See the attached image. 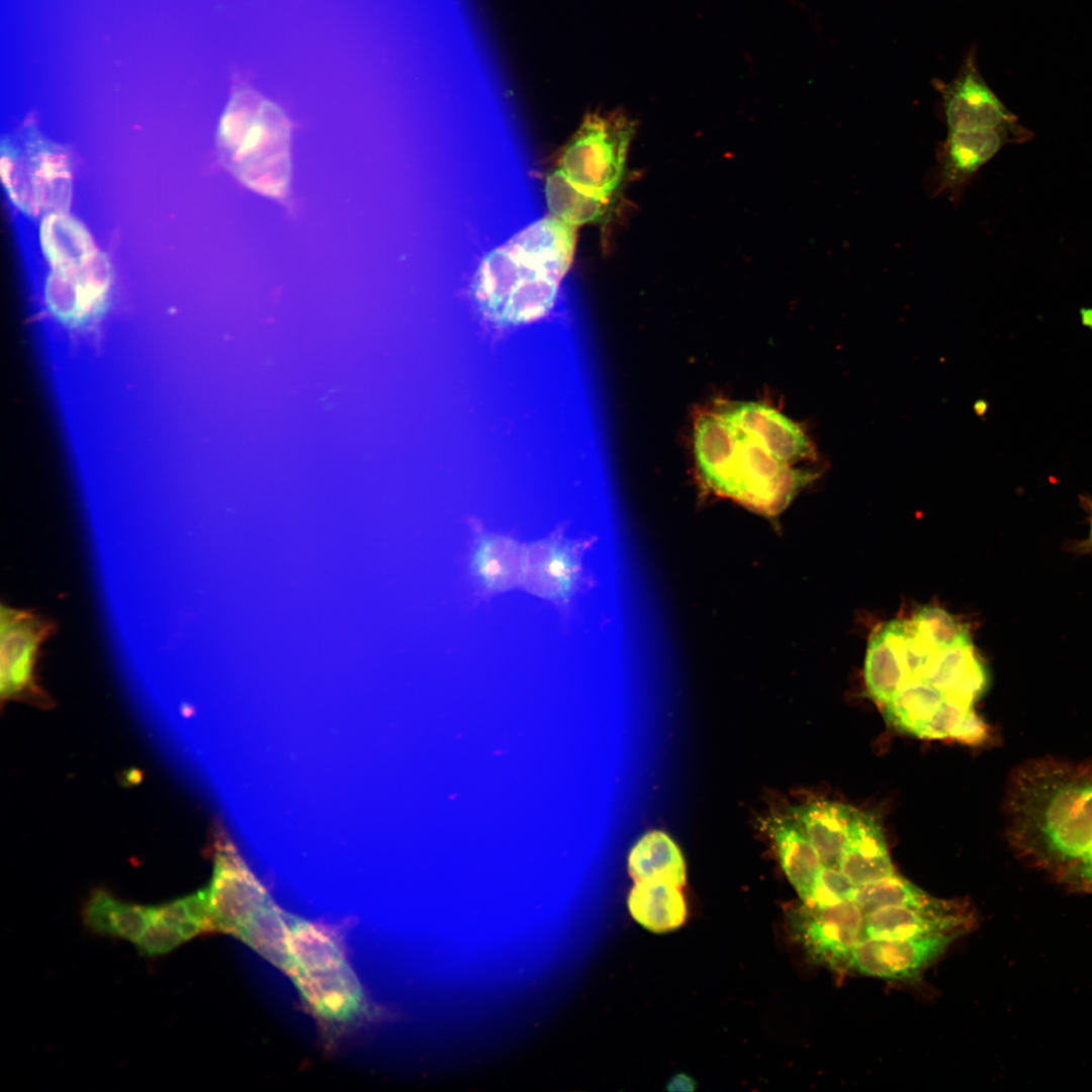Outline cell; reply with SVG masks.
<instances>
[{
	"instance_id": "7",
	"label": "cell",
	"mask_w": 1092,
	"mask_h": 1092,
	"mask_svg": "<svg viewBox=\"0 0 1092 1092\" xmlns=\"http://www.w3.org/2000/svg\"><path fill=\"white\" fill-rule=\"evenodd\" d=\"M634 133L635 123L623 113H590L566 144L557 169L579 189L616 198Z\"/></svg>"
},
{
	"instance_id": "3",
	"label": "cell",
	"mask_w": 1092,
	"mask_h": 1092,
	"mask_svg": "<svg viewBox=\"0 0 1092 1092\" xmlns=\"http://www.w3.org/2000/svg\"><path fill=\"white\" fill-rule=\"evenodd\" d=\"M571 264L551 237L528 225L481 259L472 282L474 300L494 325L532 323L553 307Z\"/></svg>"
},
{
	"instance_id": "19",
	"label": "cell",
	"mask_w": 1092,
	"mask_h": 1092,
	"mask_svg": "<svg viewBox=\"0 0 1092 1092\" xmlns=\"http://www.w3.org/2000/svg\"><path fill=\"white\" fill-rule=\"evenodd\" d=\"M852 810L849 805L828 800L811 801L792 810V818L816 848L823 866L838 869Z\"/></svg>"
},
{
	"instance_id": "10",
	"label": "cell",
	"mask_w": 1092,
	"mask_h": 1092,
	"mask_svg": "<svg viewBox=\"0 0 1092 1092\" xmlns=\"http://www.w3.org/2000/svg\"><path fill=\"white\" fill-rule=\"evenodd\" d=\"M57 624L35 609L0 606V694L2 700L42 697L36 666Z\"/></svg>"
},
{
	"instance_id": "12",
	"label": "cell",
	"mask_w": 1092,
	"mask_h": 1092,
	"mask_svg": "<svg viewBox=\"0 0 1092 1092\" xmlns=\"http://www.w3.org/2000/svg\"><path fill=\"white\" fill-rule=\"evenodd\" d=\"M939 94V113L947 131L1008 129L1016 117L982 77L972 47L949 82L932 81Z\"/></svg>"
},
{
	"instance_id": "25",
	"label": "cell",
	"mask_w": 1092,
	"mask_h": 1092,
	"mask_svg": "<svg viewBox=\"0 0 1092 1092\" xmlns=\"http://www.w3.org/2000/svg\"><path fill=\"white\" fill-rule=\"evenodd\" d=\"M949 699L953 698L929 685L915 681L903 685L881 710L886 722L893 728L918 737L922 728Z\"/></svg>"
},
{
	"instance_id": "34",
	"label": "cell",
	"mask_w": 1092,
	"mask_h": 1092,
	"mask_svg": "<svg viewBox=\"0 0 1092 1092\" xmlns=\"http://www.w3.org/2000/svg\"><path fill=\"white\" fill-rule=\"evenodd\" d=\"M178 929H179L180 933L182 934L184 940L193 938L197 934L203 932V928L201 927V925L198 922H196L195 920L190 919V918L185 920L184 922H182L178 926Z\"/></svg>"
},
{
	"instance_id": "16",
	"label": "cell",
	"mask_w": 1092,
	"mask_h": 1092,
	"mask_svg": "<svg viewBox=\"0 0 1092 1092\" xmlns=\"http://www.w3.org/2000/svg\"><path fill=\"white\" fill-rule=\"evenodd\" d=\"M971 915L962 905L948 901L940 907H881L864 913L862 938H903L937 933H961L969 928Z\"/></svg>"
},
{
	"instance_id": "20",
	"label": "cell",
	"mask_w": 1092,
	"mask_h": 1092,
	"mask_svg": "<svg viewBox=\"0 0 1092 1092\" xmlns=\"http://www.w3.org/2000/svg\"><path fill=\"white\" fill-rule=\"evenodd\" d=\"M769 831L782 868L800 899L808 901L823 863L802 827L792 818H775Z\"/></svg>"
},
{
	"instance_id": "21",
	"label": "cell",
	"mask_w": 1092,
	"mask_h": 1092,
	"mask_svg": "<svg viewBox=\"0 0 1092 1092\" xmlns=\"http://www.w3.org/2000/svg\"><path fill=\"white\" fill-rule=\"evenodd\" d=\"M628 908L640 925L655 933L676 929L687 918L680 887L666 882H637L629 894Z\"/></svg>"
},
{
	"instance_id": "5",
	"label": "cell",
	"mask_w": 1092,
	"mask_h": 1092,
	"mask_svg": "<svg viewBox=\"0 0 1092 1092\" xmlns=\"http://www.w3.org/2000/svg\"><path fill=\"white\" fill-rule=\"evenodd\" d=\"M216 141L222 163L244 186L276 200L288 196L291 123L276 103L253 89L237 91L220 118Z\"/></svg>"
},
{
	"instance_id": "27",
	"label": "cell",
	"mask_w": 1092,
	"mask_h": 1092,
	"mask_svg": "<svg viewBox=\"0 0 1092 1092\" xmlns=\"http://www.w3.org/2000/svg\"><path fill=\"white\" fill-rule=\"evenodd\" d=\"M852 900L863 913L887 906L929 908L940 907L948 902L930 896L896 873L877 882L857 886Z\"/></svg>"
},
{
	"instance_id": "36",
	"label": "cell",
	"mask_w": 1092,
	"mask_h": 1092,
	"mask_svg": "<svg viewBox=\"0 0 1092 1092\" xmlns=\"http://www.w3.org/2000/svg\"><path fill=\"white\" fill-rule=\"evenodd\" d=\"M1091 538H1092V524H1091Z\"/></svg>"
},
{
	"instance_id": "32",
	"label": "cell",
	"mask_w": 1092,
	"mask_h": 1092,
	"mask_svg": "<svg viewBox=\"0 0 1092 1092\" xmlns=\"http://www.w3.org/2000/svg\"><path fill=\"white\" fill-rule=\"evenodd\" d=\"M1073 872L1085 882L1088 886L1092 887V850L1075 867Z\"/></svg>"
},
{
	"instance_id": "22",
	"label": "cell",
	"mask_w": 1092,
	"mask_h": 1092,
	"mask_svg": "<svg viewBox=\"0 0 1092 1092\" xmlns=\"http://www.w3.org/2000/svg\"><path fill=\"white\" fill-rule=\"evenodd\" d=\"M628 869L635 883L658 881L680 888L686 883V864L679 848L658 830L644 834L633 846Z\"/></svg>"
},
{
	"instance_id": "33",
	"label": "cell",
	"mask_w": 1092,
	"mask_h": 1092,
	"mask_svg": "<svg viewBox=\"0 0 1092 1092\" xmlns=\"http://www.w3.org/2000/svg\"><path fill=\"white\" fill-rule=\"evenodd\" d=\"M695 1089V1081L686 1074H677L667 1083L669 1091H694Z\"/></svg>"
},
{
	"instance_id": "24",
	"label": "cell",
	"mask_w": 1092,
	"mask_h": 1092,
	"mask_svg": "<svg viewBox=\"0 0 1092 1092\" xmlns=\"http://www.w3.org/2000/svg\"><path fill=\"white\" fill-rule=\"evenodd\" d=\"M545 198L551 215L574 226L603 221L613 210L616 199L579 189L558 169L546 179Z\"/></svg>"
},
{
	"instance_id": "4",
	"label": "cell",
	"mask_w": 1092,
	"mask_h": 1092,
	"mask_svg": "<svg viewBox=\"0 0 1092 1092\" xmlns=\"http://www.w3.org/2000/svg\"><path fill=\"white\" fill-rule=\"evenodd\" d=\"M289 919L281 971L306 1010L330 1034L364 1019L368 1004L339 930L291 915Z\"/></svg>"
},
{
	"instance_id": "1",
	"label": "cell",
	"mask_w": 1092,
	"mask_h": 1092,
	"mask_svg": "<svg viewBox=\"0 0 1092 1092\" xmlns=\"http://www.w3.org/2000/svg\"><path fill=\"white\" fill-rule=\"evenodd\" d=\"M694 453L704 484L759 514L782 512L810 472L795 465L812 446L801 427L759 402H726L700 414Z\"/></svg>"
},
{
	"instance_id": "18",
	"label": "cell",
	"mask_w": 1092,
	"mask_h": 1092,
	"mask_svg": "<svg viewBox=\"0 0 1092 1092\" xmlns=\"http://www.w3.org/2000/svg\"><path fill=\"white\" fill-rule=\"evenodd\" d=\"M838 869L856 886L895 874L883 830L870 813L853 808Z\"/></svg>"
},
{
	"instance_id": "6",
	"label": "cell",
	"mask_w": 1092,
	"mask_h": 1092,
	"mask_svg": "<svg viewBox=\"0 0 1092 1092\" xmlns=\"http://www.w3.org/2000/svg\"><path fill=\"white\" fill-rule=\"evenodd\" d=\"M207 888L213 931L234 935L280 968L289 914L278 907L230 841L216 843Z\"/></svg>"
},
{
	"instance_id": "23",
	"label": "cell",
	"mask_w": 1092,
	"mask_h": 1092,
	"mask_svg": "<svg viewBox=\"0 0 1092 1092\" xmlns=\"http://www.w3.org/2000/svg\"><path fill=\"white\" fill-rule=\"evenodd\" d=\"M40 242L53 269L79 265L99 253L85 226L63 211L44 217Z\"/></svg>"
},
{
	"instance_id": "15",
	"label": "cell",
	"mask_w": 1092,
	"mask_h": 1092,
	"mask_svg": "<svg viewBox=\"0 0 1092 1092\" xmlns=\"http://www.w3.org/2000/svg\"><path fill=\"white\" fill-rule=\"evenodd\" d=\"M469 572L477 593L490 598L521 585L524 543L470 520Z\"/></svg>"
},
{
	"instance_id": "11",
	"label": "cell",
	"mask_w": 1092,
	"mask_h": 1092,
	"mask_svg": "<svg viewBox=\"0 0 1092 1092\" xmlns=\"http://www.w3.org/2000/svg\"><path fill=\"white\" fill-rule=\"evenodd\" d=\"M863 916L853 900L831 905L802 901L792 907L789 924L794 938L815 963L843 973L848 971L853 948L862 938Z\"/></svg>"
},
{
	"instance_id": "28",
	"label": "cell",
	"mask_w": 1092,
	"mask_h": 1092,
	"mask_svg": "<svg viewBox=\"0 0 1092 1092\" xmlns=\"http://www.w3.org/2000/svg\"><path fill=\"white\" fill-rule=\"evenodd\" d=\"M856 888L839 869L823 866L817 875L811 896L805 903L831 905L852 900Z\"/></svg>"
},
{
	"instance_id": "9",
	"label": "cell",
	"mask_w": 1092,
	"mask_h": 1092,
	"mask_svg": "<svg viewBox=\"0 0 1092 1092\" xmlns=\"http://www.w3.org/2000/svg\"><path fill=\"white\" fill-rule=\"evenodd\" d=\"M564 529L524 543L520 587L567 613L585 583L582 559L589 541L569 538Z\"/></svg>"
},
{
	"instance_id": "35",
	"label": "cell",
	"mask_w": 1092,
	"mask_h": 1092,
	"mask_svg": "<svg viewBox=\"0 0 1092 1092\" xmlns=\"http://www.w3.org/2000/svg\"><path fill=\"white\" fill-rule=\"evenodd\" d=\"M1081 321L1084 326L1092 329V308L1081 309Z\"/></svg>"
},
{
	"instance_id": "26",
	"label": "cell",
	"mask_w": 1092,
	"mask_h": 1092,
	"mask_svg": "<svg viewBox=\"0 0 1092 1092\" xmlns=\"http://www.w3.org/2000/svg\"><path fill=\"white\" fill-rule=\"evenodd\" d=\"M87 925L102 934L136 942L152 919L151 907L123 903L106 892H95L84 909Z\"/></svg>"
},
{
	"instance_id": "29",
	"label": "cell",
	"mask_w": 1092,
	"mask_h": 1092,
	"mask_svg": "<svg viewBox=\"0 0 1092 1092\" xmlns=\"http://www.w3.org/2000/svg\"><path fill=\"white\" fill-rule=\"evenodd\" d=\"M182 941H184V938L178 927L152 916L144 933L135 943L144 953L157 956L169 952Z\"/></svg>"
},
{
	"instance_id": "2",
	"label": "cell",
	"mask_w": 1092,
	"mask_h": 1092,
	"mask_svg": "<svg viewBox=\"0 0 1092 1092\" xmlns=\"http://www.w3.org/2000/svg\"><path fill=\"white\" fill-rule=\"evenodd\" d=\"M1011 811L1012 832L1021 847L1075 867L1092 850V768L1029 767L1015 783Z\"/></svg>"
},
{
	"instance_id": "8",
	"label": "cell",
	"mask_w": 1092,
	"mask_h": 1092,
	"mask_svg": "<svg viewBox=\"0 0 1092 1092\" xmlns=\"http://www.w3.org/2000/svg\"><path fill=\"white\" fill-rule=\"evenodd\" d=\"M2 177L15 204L30 214L61 212L71 199V173L57 147L33 136L2 147Z\"/></svg>"
},
{
	"instance_id": "30",
	"label": "cell",
	"mask_w": 1092,
	"mask_h": 1092,
	"mask_svg": "<svg viewBox=\"0 0 1092 1092\" xmlns=\"http://www.w3.org/2000/svg\"><path fill=\"white\" fill-rule=\"evenodd\" d=\"M183 902L190 919L198 922L203 931H213L211 911L205 889L186 896L183 898Z\"/></svg>"
},
{
	"instance_id": "31",
	"label": "cell",
	"mask_w": 1092,
	"mask_h": 1092,
	"mask_svg": "<svg viewBox=\"0 0 1092 1092\" xmlns=\"http://www.w3.org/2000/svg\"><path fill=\"white\" fill-rule=\"evenodd\" d=\"M151 910L153 917L176 927L189 919L183 899L151 907Z\"/></svg>"
},
{
	"instance_id": "14",
	"label": "cell",
	"mask_w": 1092,
	"mask_h": 1092,
	"mask_svg": "<svg viewBox=\"0 0 1092 1092\" xmlns=\"http://www.w3.org/2000/svg\"><path fill=\"white\" fill-rule=\"evenodd\" d=\"M1008 129L947 131L936 150L928 188L932 196L959 202L970 181L1009 142Z\"/></svg>"
},
{
	"instance_id": "17",
	"label": "cell",
	"mask_w": 1092,
	"mask_h": 1092,
	"mask_svg": "<svg viewBox=\"0 0 1092 1092\" xmlns=\"http://www.w3.org/2000/svg\"><path fill=\"white\" fill-rule=\"evenodd\" d=\"M109 281V264L98 253L79 265L53 269L48 281V299L62 316L81 320L104 301Z\"/></svg>"
},
{
	"instance_id": "13",
	"label": "cell",
	"mask_w": 1092,
	"mask_h": 1092,
	"mask_svg": "<svg viewBox=\"0 0 1092 1092\" xmlns=\"http://www.w3.org/2000/svg\"><path fill=\"white\" fill-rule=\"evenodd\" d=\"M961 935L937 933L903 938L864 937L853 948L848 972L883 980H914Z\"/></svg>"
}]
</instances>
